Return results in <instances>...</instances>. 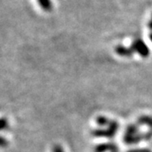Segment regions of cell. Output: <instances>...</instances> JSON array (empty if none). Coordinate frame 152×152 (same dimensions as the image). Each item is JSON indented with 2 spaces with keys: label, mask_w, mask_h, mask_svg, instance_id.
Listing matches in <instances>:
<instances>
[{
  "label": "cell",
  "mask_w": 152,
  "mask_h": 152,
  "mask_svg": "<svg viewBox=\"0 0 152 152\" xmlns=\"http://www.w3.org/2000/svg\"><path fill=\"white\" fill-rule=\"evenodd\" d=\"M53 152H64L63 147L59 145H56L53 148Z\"/></svg>",
  "instance_id": "8fae6325"
},
{
  "label": "cell",
  "mask_w": 152,
  "mask_h": 152,
  "mask_svg": "<svg viewBox=\"0 0 152 152\" xmlns=\"http://www.w3.org/2000/svg\"><path fill=\"white\" fill-rule=\"evenodd\" d=\"M150 38H151V42H152V33L150 35Z\"/></svg>",
  "instance_id": "2e32d148"
},
{
  "label": "cell",
  "mask_w": 152,
  "mask_h": 152,
  "mask_svg": "<svg viewBox=\"0 0 152 152\" xmlns=\"http://www.w3.org/2000/svg\"><path fill=\"white\" fill-rule=\"evenodd\" d=\"M6 145H7V143H6V140H4V138H2L1 139V146L4 147Z\"/></svg>",
  "instance_id": "5bb4252c"
},
{
  "label": "cell",
  "mask_w": 152,
  "mask_h": 152,
  "mask_svg": "<svg viewBox=\"0 0 152 152\" xmlns=\"http://www.w3.org/2000/svg\"><path fill=\"white\" fill-rule=\"evenodd\" d=\"M115 51L118 54L122 57H131L133 53H134V49L132 48H127V47H124V46H118Z\"/></svg>",
  "instance_id": "5b68a950"
},
{
  "label": "cell",
  "mask_w": 152,
  "mask_h": 152,
  "mask_svg": "<svg viewBox=\"0 0 152 152\" xmlns=\"http://www.w3.org/2000/svg\"><path fill=\"white\" fill-rule=\"evenodd\" d=\"M131 48L134 49V52H137L143 58H146L150 54V50L147 48L145 43L140 39L134 40V42L132 43Z\"/></svg>",
  "instance_id": "6da1fadb"
},
{
  "label": "cell",
  "mask_w": 152,
  "mask_h": 152,
  "mask_svg": "<svg viewBox=\"0 0 152 152\" xmlns=\"http://www.w3.org/2000/svg\"><path fill=\"white\" fill-rule=\"evenodd\" d=\"M39 4L45 11H50L52 10V3L50 0H37Z\"/></svg>",
  "instance_id": "52a82bcc"
},
{
  "label": "cell",
  "mask_w": 152,
  "mask_h": 152,
  "mask_svg": "<svg viewBox=\"0 0 152 152\" xmlns=\"http://www.w3.org/2000/svg\"><path fill=\"white\" fill-rule=\"evenodd\" d=\"M111 122V120H109L107 118L104 117V116H100L96 118V124H97L100 127H107Z\"/></svg>",
  "instance_id": "ba28073f"
},
{
  "label": "cell",
  "mask_w": 152,
  "mask_h": 152,
  "mask_svg": "<svg viewBox=\"0 0 152 152\" xmlns=\"http://www.w3.org/2000/svg\"><path fill=\"white\" fill-rule=\"evenodd\" d=\"M144 140V137L142 134H134V135H131V134H125L124 140L127 144V145H133V144H137L139 142Z\"/></svg>",
  "instance_id": "3957f363"
},
{
  "label": "cell",
  "mask_w": 152,
  "mask_h": 152,
  "mask_svg": "<svg viewBox=\"0 0 152 152\" xmlns=\"http://www.w3.org/2000/svg\"><path fill=\"white\" fill-rule=\"evenodd\" d=\"M113 152H118V151H113Z\"/></svg>",
  "instance_id": "e0dca14e"
},
{
  "label": "cell",
  "mask_w": 152,
  "mask_h": 152,
  "mask_svg": "<svg viewBox=\"0 0 152 152\" xmlns=\"http://www.w3.org/2000/svg\"><path fill=\"white\" fill-rule=\"evenodd\" d=\"M91 134L95 137H105V138H113L115 134H113L109 129H97L91 132Z\"/></svg>",
  "instance_id": "277c9868"
},
{
  "label": "cell",
  "mask_w": 152,
  "mask_h": 152,
  "mask_svg": "<svg viewBox=\"0 0 152 152\" xmlns=\"http://www.w3.org/2000/svg\"><path fill=\"white\" fill-rule=\"evenodd\" d=\"M8 122L6 121L4 118H3L2 119V124H1V128H2V129L4 130V129H6L7 128H8Z\"/></svg>",
  "instance_id": "4fadbf2b"
},
{
  "label": "cell",
  "mask_w": 152,
  "mask_h": 152,
  "mask_svg": "<svg viewBox=\"0 0 152 152\" xmlns=\"http://www.w3.org/2000/svg\"><path fill=\"white\" fill-rule=\"evenodd\" d=\"M108 151H110L111 152L118 151V147L113 143H108V144L99 145L95 148V152H106Z\"/></svg>",
  "instance_id": "7a4b0ae2"
},
{
  "label": "cell",
  "mask_w": 152,
  "mask_h": 152,
  "mask_svg": "<svg viewBox=\"0 0 152 152\" xmlns=\"http://www.w3.org/2000/svg\"><path fill=\"white\" fill-rule=\"evenodd\" d=\"M143 137H144V140H151L152 139V129L151 130L148 131L145 134H144Z\"/></svg>",
  "instance_id": "30bf717a"
},
{
  "label": "cell",
  "mask_w": 152,
  "mask_h": 152,
  "mask_svg": "<svg viewBox=\"0 0 152 152\" xmlns=\"http://www.w3.org/2000/svg\"><path fill=\"white\" fill-rule=\"evenodd\" d=\"M148 26H149V28H150L151 30H152V20H151V21L149 22V24H148Z\"/></svg>",
  "instance_id": "9a60e30c"
},
{
  "label": "cell",
  "mask_w": 152,
  "mask_h": 152,
  "mask_svg": "<svg viewBox=\"0 0 152 152\" xmlns=\"http://www.w3.org/2000/svg\"><path fill=\"white\" fill-rule=\"evenodd\" d=\"M126 134H131V135H134L139 134V128L138 126L134 124H131L127 127L126 129Z\"/></svg>",
  "instance_id": "9c48e42d"
},
{
  "label": "cell",
  "mask_w": 152,
  "mask_h": 152,
  "mask_svg": "<svg viewBox=\"0 0 152 152\" xmlns=\"http://www.w3.org/2000/svg\"><path fill=\"white\" fill-rule=\"evenodd\" d=\"M128 152H152L151 150L149 149H134V150H130Z\"/></svg>",
  "instance_id": "7c38bea8"
},
{
  "label": "cell",
  "mask_w": 152,
  "mask_h": 152,
  "mask_svg": "<svg viewBox=\"0 0 152 152\" xmlns=\"http://www.w3.org/2000/svg\"><path fill=\"white\" fill-rule=\"evenodd\" d=\"M138 122L140 124L149 126L152 129V117H150V116H142V117H140L139 118Z\"/></svg>",
  "instance_id": "8992f818"
}]
</instances>
